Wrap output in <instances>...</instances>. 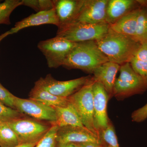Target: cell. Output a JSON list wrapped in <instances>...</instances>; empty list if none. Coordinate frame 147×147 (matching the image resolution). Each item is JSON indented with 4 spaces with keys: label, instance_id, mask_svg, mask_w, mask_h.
Wrapping results in <instances>:
<instances>
[{
    "label": "cell",
    "instance_id": "1",
    "mask_svg": "<svg viewBox=\"0 0 147 147\" xmlns=\"http://www.w3.org/2000/svg\"><path fill=\"white\" fill-rule=\"evenodd\" d=\"M96 42L109 61L120 65L130 63L141 45L133 38L110 29L106 35Z\"/></svg>",
    "mask_w": 147,
    "mask_h": 147
},
{
    "label": "cell",
    "instance_id": "2",
    "mask_svg": "<svg viewBox=\"0 0 147 147\" xmlns=\"http://www.w3.org/2000/svg\"><path fill=\"white\" fill-rule=\"evenodd\" d=\"M109 61L95 41L78 42L69 54L62 66L68 69H77L89 73Z\"/></svg>",
    "mask_w": 147,
    "mask_h": 147
},
{
    "label": "cell",
    "instance_id": "3",
    "mask_svg": "<svg viewBox=\"0 0 147 147\" xmlns=\"http://www.w3.org/2000/svg\"><path fill=\"white\" fill-rule=\"evenodd\" d=\"M110 29V25L107 23L91 24L74 22L58 29L56 36L76 43L96 41L106 35Z\"/></svg>",
    "mask_w": 147,
    "mask_h": 147
},
{
    "label": "cell",
    "instance_id": "4",
    "mask_svg": "<svg viewBox=\"0 0 147 147\" xmlns=\"http://www.w3.org/2000/svg\"><path fill=\"white\" fill-rule=\"evenodd\" d=\"M93 77L75 93L68 97L81 119L83 125L96 135L100 134L96 129L94 119Z\"/></svg>",
    "mask_w": 147,
    "mask_h": 147
},
{
    "label": "cell",
    "instance_id": "5",
    "mask_svg": "<svg viewBox=\"0 0 147 147\" xmlns=\"http://www.w3.org/2000/svg\"><path fill=\"white\" fill-rule=\"evenodd\" d=\"M120 74L116 79L113 95L117 98L142 94L147 90V81L136 73L129 63L121 65Z\"/></svg>",
    "mask_w": 147,
    "mask_h": 147
},
{
    "label": "cell",
    "instance_id": "6",
    "mask_svg": "<svg viewBox=\"0 0 147 147\" xmlns=\"http://www.w3.org/2000/svg\"><path fill=\"white\" fill-rule=\"evenodd\" d=\"M61 37L40 41L38 47L45 56L50 68H57L62 66L64 61L76 45Z\"/></svg>",
    "mask_w": 147,
    "mask_h": 147
},
{
    "label": "cell",
    "instance_id": "7",
    "mask_svg": "<svg viewBox=\"0 0 147 147\" xmlns=\"http://www.w3.org/2000/svg\"><path fill=\"white\" fill-rule=\"evenodd\" d=\"M7 123L17 135L20 144L38 142L52 126L24 116Z\"/></svg>",
    "mask_w": 147,
    "mask_h": 147
},
{
    "label": "cell",
    "instance_id": "8",
    "mask_svg": "<svg viewBox=\"0 0 147 147\" xmlns=\"http://www.w3.org/2000/svg\"><path fill=\"white\" fill-rule=\"evenodd\" d=\"M92 78L90 76H87L68 81H59L48 74L45 78H40L36 83L52 94L68 98L84 86Z\"/></svg>",
    "mask_w": 147,
    "mask_h": 147
},
{
    "label": "cell",
    "instance_id": "9",
    "mask_svg": "<svg viewBox=\"0 0 147 147\" xmlns=\"http://www.w3.org/2000/svg\"><path fill=\"white\" fill-rule=\"evenodd\" d=\"M14 107L19 113L31 117L37 120L48 121L51 123L57 120L55 108L36 100L15 96Z\"/></svg>",
    "mask_w": 147,
    "mask_h": 147
},
{
    "label": "cell",
    "instance_id": "10",
    "mask_svg": "<svg viewBox=\"0 0 147 147\" xmlns=\"http://www.w3.org/2000/svg\"><path fill=\"white\" fill-rule=\"evenodd\" d=\"M92 88L94 126L99 134L109 123L107 112L109 96L102 84L94 80Z\"/></svg>",
    "mask_w": 147,
    "mask_h": 147
},
{
    "label": "cell",
    "instance_id": "11",
    "mask_svg": "<svg viewBox=\"0 0 147 147\" xmlns=\"http://www.w3.org/2000/svg\"><path fill=\"white\" fill-rule=\"evenodd\" d=\"M100 137L85 127L66 126L58 127L57 133L58 144L68 143H96L100 144Z\"/></svg>",
    "mask_w": 147,
    "mask_h": 147
},
{
    "label": "cell",
    "instance_id": "12",
    "mask_svg": "<svg viewBox=\"0 0 147 147\" xmlns=\"http://www.w3.org/2000/svg\"><path fill=\"white\" fill-rule=\"evenodd\" d=\"M108 0H84L75 22L91 24L106 23Z\"/></svg>",
    "mask_w": 147,
    "mask_h": 147
},
{
    "label": "cell",
    "instance_id": "13",
    "mask_svg": "<svg viewBox=\"0 0 147 147\" xmlns=\"http://www.w3.org/2000/svg\"><path fill=\"white\" fill-rule=\"evenodd\" d=\"M84 0H54V7L57 18L58 28L76 21Z\"/></svg>",
    "mask_w": 147,
    "mask_h": 147
},
{
    "label": "cell",
    "instance_id": "14",
    "mask_svg": "<svg viewBox=\"0 0 147 147\" xmlns=\"http://www.w3.org/2000/svg\"><path fill=\"white\" fill-rule=\"evenodd\" d=\"M45 24H51L58 27V21L55 9L33 13L21 21L16 22L14 27L9 30L10 34L16 33L26 28Z\"/></svg>",
    "mask_w": 147,
    "mask_h": 147
},
{
    "label": "cell",
    "instance_id": "15",
    "mask_svg": "<svg viewBox=\"0 0 147 147\" xmlns=\"http://www.w3.org/2000/svg\"><path fill=\"white\" fill-rule=\"evenodd\" d=\"M120 67L119 65L109 61L98 66L93 72L94 81L102 84L109 97L113 95L116 76Z\"/></svg>",
    "mask_w": 147,
    "mask_h": 147
},
{
    "label": "cell",
    "instance_id": "16",
    "mask_svg": "<svg viewBox=\"0 0 147 147\" xmlns=\"http://www.w3.org/2000/svg\"><path fill=\"white\" fill-rule=\"evenodd\" d=\"M139 1L108 0L106 10V23L111 25L136 8Z\"/></svg>",
    "mask_w": 147,
    "mask_h": 147
},
{
    "label": "cell",
    "instance_id": "17",
    "mask_svg": "<svg viewBox=\"0 0 147 147\" xmlns=\"http://www.w3.org/2000/svg\"><path fill=\"white\" fill-rule=\"evenodd\" d=\"M140 9V7H137L129 12L115 23L110 25V29L115 32L134 39Z\"/></svg>",
    "mask_w": 147,
    "mask_h": 147
},
{
    "label": "cell",
    "instance_id": "18",
    "mask_svg": "<svg viewBox=\"0 0 147 147\" xmlns=\"http://www.w3.org/2000/svg\"><path fill=\"white\" fill-rule=\"evenodd\" d=\"M29 97L30 99L39 101L53 108L65 107L70 103L68 97H60L52 94L36 83L30 92Z\"/></svg>",
    "mask_w": 147,
    "mask_h": 147
},
{
    "label": "cell",
    "instance_id": "19",
    "mask_svg": "<svg viewBox=\"0 0 147 147\" xmlns=\"http://www.w3.org/2000/svg\"><path fill=\"white\" fill-rule=\"evenodd\" d=\"M57 120L51 123L58 127L66 126L85 127L83 125L80 117L71 102L63 107L55 108Z\"/></svg>",
    "mask_w": 147,
    "mask_h": 147
},
{
    "label": "cell",
    "instance_id": "20",
    "mask_svg": "<svg viewBox=\"0 0 147 147\" xmlns=\"http://www.w3.org/2000/svg\"><path fill=\"white\" fill-rule=\"evenodd\" d=\"M143 6L140 7L134 37V39L141 44L147 42V7Z\"/></svg>",
    "mask_w": 147,
    "mask_h": 147
},
{
    "label": "cell",
    "instance_id": "21",
    "mask_svg": "<svg viewBox=\"0 0 147 147\" xmlns=\"http://www.w3.org/2000/svg\"><path fill=\"white\" fill-rule=\"evenodd\" d=\"M19 144L15 132L7 123H3L0 133V147H15Z\"/></svg>",
    "mask_w": 147,
    "mask_h": 147
},
{
    "label": "cell",
    "instance_id": "22",
    "mask_svg": "<svg viewBox=\"0 0 147 147\" xmlns=\"http://www.w3.org/2000/svg\"><path fill=\"white\" fill-rule=\"evenodd\" d=\"M22 5L21 1L6 0L0 3V25H10V16L14 9Z\"/></svg>",
    "mask_w": 147,
    "mask_h": 147
},
{
    "label": "cell",
    "instance_id": "23",
    "mask_svg": "<svg viewBox=\"0 0 147 147\" xmlns=\"http://www.w3.org/2000/svg\"><path fill=\"white\" fill-rule=\"evenodd\" d=\"M22 5L31 7L37 12L54 9V0H23Z\"/></svg>",
    "mask_w": 147,
    "mask_h": 147
},
{
    "label": "cell",
    "instance_id": "24",
    "mask_svg": "<svg viewBox=\"0 0 147 147\" xmlns=\"http://www.w3.org/2000/svg\"><path fill=\"white\" fill-rule=\"evenodd\" d=\"M52 126L46 134L39 140L35 147H56L57 142V133L58 127L51 123Z\"/></svg>",
    "mask_w": 147,
    "mask_h": 147
},
{
    "label": "cell",
    "instance_id": "25",
    "mask_svg": "<svg viewBox=\"0 0 147 147\" xmlns=\"http://www.w3.org/2000/svg\"><path fill=\"white\" fill-rule=\"evenodd\" d=\"M24 114L17 110L9 108L0 102V122L8 123L11 121L24 117Z\"/></svg>",
    "mask_w": 147,
    "mask_h": 147
},
{
    "label": "cell",
    "instance_id": "26",
    "mask_svg": "<svg viewBox=\"0 0 147 147\" xmlns=\"http://www.w3.org/2000/svg\"><path fill=\"white\" fill-rule=\"evenodd\" d=\"M100 138L103 139L109 146L120 147L115 131L112 124L109 123L108 127L100 132Z\"/></svg>",
    "mask_w": 147,
    "mask_h": 147
},
{
    "label": "cell",
    "instance_id": "27",
    "mask_svg": "<svg viewBox=\"0 0 147 147\" xmlns=\"http://www.w3.org/2000/svg\"><path fill=\"white\" fill-rule=\"evenodd\" d=\"M15 96L0 83V102L9 108L16 110L14 107Z\"/></svg>",
    "mask_w": 147,
    "mask_h": 147
},
{
    "label": "cell",
    "instance_id": "28",
    "mask_svg": "<svg viewBox=\"0 0 147 147\" xmlns=\"http://www.w3.org/2000/svg\"><path fill=\"white\" fill-rule=\"evenodd\" d=\"M129 63L134 71L147 81V61L133 58Z\"/></svg>",
    "mask_w": 147,
    "mask_h": 147
},
{
    "label": "cell",
    "instance_id": "29",
    "mask_svg": "<svg viewBox=\"0 0 147 147\" xmlns=\"http://www.w3.org/2000/svg\"><path fill=\"white\" fill-rule=\"evenodd\" d=\"M131 119L134 122H141L147 119V103L144 106L134 111L131 115Z\"/></svg>",
    "mask_w": 147,
    "mask_h": 147
},
{
    "label": "cell",
    "instance_id": "30",
    "mask_svg": "<svg viewBox=\"0 0 147 147\" xmlns=\"http://www.w3.org/2000/svg\"><path fill=\"white\" fill-rule=\"evenodd\" d=\"M133 58L138 60L147 61V42L141 44Z\"/></svg>",
    "mask_w": 147,
    "mask_h": 147
},
{
    "label": "cell",
    "instance_id": "31",
    "mask_svg": "<svg viewBox=\"0 0 147 147\" xmlns=\"http://www.w3.org/2000/svg\"><path fill=\"white\" fill-rule=\"evenodd\" d=\"M76 144H77L79 147H102L99 144L90 142Z\"/></svg>",
    "mask_w": 147,
    "mask_h": 147
},
{
    "label": "cell",
    "instance_id": "32",
    "mask_svg": "<svg viewBox=\"0 0 147 147\" xmlns=\"http://www.w3.org/2000/svg\"><path fill=\"white\" fill-rule=\"evenodd\" d=\"M39 142V141H38ZM38 142L19 144L15 147H35Z\"/></svg>",
    "mask_w": 147,
    "mask_h": 147
},
{
    "label": "cell",
    "instance_id": "33",
    "mask_svg": "<svg viewBox=\"0 0 147 147\" xmlns=\"http://www.w3.org/2000/svg\"><path fill=\"white\" fill-rule=\"evenodd\" d=\"M58 147H79L77 144L68 143L65 144H58Z\"/></svg>",
    "mask_w": 147,
    "mask_h": 147
},
{
    "label": "cell",
    "instance_id": "34",
    "mask_svg": "<svg viewBox=\"0 0 147 147\" xmlns=\"http://www.w3.org/2000/svg\"><path fill=\"white\" fill-rule=\"evenodd\" d=\"M10 34V33H9V31L5 32L3 34L0 35V42H1V41L3 39L5 38L8 36Z\"/></svg>",
    "mask_w": 147,
    "mask_h": 147
},
{
    "label": "cell",
    "instance_id": "35",
    "mask_svg": "<svg viewBox=\"0 0 147 147\" xmlns=\"http://www.w3.org/2000/svg\"><path fill=\"white\" fill-rule=\"evenodd\" d=\"M2 123H3L0 122V133H1V129L2 124Z\"/></svg>",
    "mask_w": 147,
    "mask_h": 147
},
{
    "label": "cell",
    "instance_id": "36",
    "mask_svg": "<svg viewBox=\"0 0 147 147\" xmlns=\"http://www.w3.org/2000/svg\"><path fill=\"white\" fill-rule=\"evenodd\" d=\"M105 147H112L110 146H108Z\"/></svg>",
    "mask_w": 147,
    "mask_h": 147
}]
</instances>
